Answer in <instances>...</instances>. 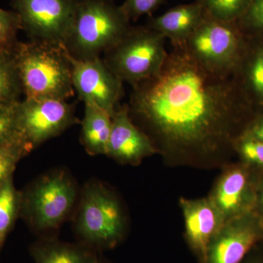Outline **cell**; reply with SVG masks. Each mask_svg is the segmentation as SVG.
Instances as JSON below:
<instances>
[{
	"instance_id": "cell-25",
	"label": "cell",
	"mask_w": 263,
	"mask_h": 263,
	"mask_svg": "<svg viewBox=\"0 0 263 263\" xmlns=\"http://www.w3.org/2000/svg\"><path fill=\"white\" fill-rule=\"evenodd\" d=\"M236 23L246 36L262 35L263 0H251Z\"/></svg>"
},
{
	"instance_id": "cell-13",
	"label": "cell",
	"mask_w": 263,
	"mask_h": 263,
	"mask_svg": "<svg viewBox=\"0 0 263 263\" xmlns=\"http://www.w3.org/2000/svg\"><path fill=\"white\" fill-rule=\"evenodd\" d=\"M179 205L184 220L185 238L198 263H205L213 238L224 223L209 196L197 199L181 197Z\"/></svg>"
},
{
	"instance_id": "cell-5",
	"label": "cell",
	"mask_w": 263,
	"mask_h": 263,
	"mask_svg": "<svg viewBox=\"0 0 263 263\" xmlns=\"http://www.w3.org/2000/svg\"><path fill=\"white\" fill-rule=\"evenodd\" d=\"M79 205L76 230L83 245L110 249L122 241L127 224L115 194L101 183H89L83 190Z\"/></svg>"
},
{
	"instance_id": "cell-30",
	"label": "cell",
	"mask_w": 263,
	"mask_h": 263,
	"mask_svg": "<svg viewBox=\"0 0 263 263\" xmlns=\"http://www.w3.org/2000/svg\"><path fill=\"white\" fill-rule=\"evenodd\" d=\"M243 263H263V259H252V260L248 261V262H245Z\"/></svg>"
},
{
	"instance_id": "cell-29",
	"label": "cell",
	"mask_w": 263,
	"mask_h": 263,
	"mask_svg": "<svg viewBox=\"0 0 263 263\" xmlns=\"http://www.w3.org/2000/svg\"><path fill=\"white\" fill-rule=\"evenodd\" d=\"M256 171V197L254 212L259 216L263 222V171Z\"/></svg>"
},
{
	"instance_id": "cell-20",
	"label": "cell",
	"mask_w": 263,
	"mask_h": 263,
	"mask_svg": "<svg viewBox=\"0 0 263 263\" xmlns=\"http://www.w3.org/2000/svg\"><path fill=\"white\" fill-rule=\"evenodd\" d=\"M22 193L15 187L13 177L0 187V248L21 213Z\"/></svg>"
},
{
	"instance_id": "cell-16",
	"label": "cell",
	"mask_w": 263,
	"mask_h": 263,
	"mask_svg": "<svg viewBox=\"0 0 263 263\" xmlns=\"http://www.w3.org/2000/svg\"><path fill=\"white\" fill-rule=\"evenodd\" d=\"M207 12L198 1L180 5L157 17H150L146 25L170 40L172 47L183 46L202 20Z\"/></svg>"
},
{
	"instance_id": "cell-23",
	"label": "cell",
	"mask_w": 263,
	"mask_h": 263,
	"mask_svg": "<svg viewBox=\"0 0 263 263\" xmlns=\"http://www.w3.org/2000/svg\"><path fill=\"white\" fill-rule=\"evenodd\" d=\"M235 152L240 162L255 171H263V141L242 135L235 143Z\"/></svg>"
},
{
	"instance_id": "cell-11",
	"label": "cell",
	"mask_w": 263,
	"mask_h": 263,
	"mask_svg": "<svg viewBox=\"0 0 263 263\" xmlns=\"http://www.w3.org/2000/svg\"><path fill=\"white\" fill-rule=\"evenodd\" d=\"M263 241V222L251 212L226 221L208 250L205 263H243Z\"/></svg>"
},
{
	"instance_id": "cell-4",
	"label": "cell",
	"mask_w": 263,
	"mask_h": 263,
	"mask_svg": "<svg viewBox=\"0 0 263 263\" xmlns=\"http://www.w3.org/2000/svg\"><path fill=\"white\" fill-rule=\"evenodd\" d=\"M166 41L160 33L147 25H131L102 58L123 83L134 86L160 70L168 53Z\"/></svg>"
},
{
	"instance_id": "cell-7",
	"label": "cell",
	"mask_w": 263,
	"mask_h": 263,
	"mask_svg": "<svg viewBox=\"0 0 263 263\" xmlns=\"http://www.w3.org/2000/svg\"><path fill=\"white\" fill-rule=\"evenodd\" d=\"M78 197L75 181L64 171H55L22 193L21 213L37 232L57 229L72 212Z\"/></svg>"
},
{
	"instance_id": "cell-1",
	"label": "cell",
	"mask_w": 263,
	"mask_h": 263,
	"mask_svg": "<svg viewBox=\"0 0 263 263\" xmlns=\"http://www.w3.org/2000/svg\"><path fill=\"white\" fill-rule=\"evenodd\" d=\"M133 122L171 167L222 169L254 114L233 75L213 73L182 46L173 47L160 70L132 86Z\"/></svg>"
},
{
	"instance_id": "cell-2",
	"label": "cell",
	"mask_w": 263,
	"mask_h": 263,
	"mask_svg": "<svg viewBox=\"0 0 263 263\" xmlns=\"http://www.w3.org/2000/svg\"><path fill=\"white\" fill-rule=\"evenodd\" d=\"M12 52L24 98L67 100L75 95L72 62L63 46L18 41Z\"/></svg>"
},
{
	"instance_id": "cell-28",
	"label": "cell",
	"mask_w": 263,
	"mask_h": 263,
	"mask_svg": "<svg viewBox=\"0 0 263 263\" xmlns=\"http://www.w3.org/2000/svg\"><path fill=\"white\" fill-rule=\"evenodd\" d=\"M243 136L263 141V113L254 116L246 128Z\"/></svg>"
},
{
	"instance_id": "cell-15",
	"label": "cell",
	"mask_w": 263,
	"mask_h": 263,
	"mask_svg": "<svg viewBox=\"0 0 263 263\" xmlns=\"http://www.w3.org/2000/svg\"><path fill=\"white\" fill-rule=\"evenodd\" d=\"M233 77L254 116L263 113V34L247 36L245 51Z\"/></svg>"
},
{
	"instance_id": "cell-18",
	"label": "cell",
	"mask_w": 263,
	"mask_h": 263,
	"mask_svg": "<svg viewBox=\"0 0 263 263\" xmlns=\"http://www.w3.org/2000/svg\"><path fill=\"white\" fill-rule=\"evenodd\" d=\"M81 143L90 155H106L112 128V116L95 105L84 104Z\"/></svg>"
},
{
	"instance_id": "cell-17",
	"label": "cell",
	"mask_w": 263,
	"mask_h": 263,
	"mask_svg": "<svg viewBox=\"0 0 263 263\" xmlns=\"http://www.w3.org/2000/svg\"><path fill=\"white\" fill-rule=\"evenodd\" d=\"M88 246L45 238L34 243L31 254L35 263H97L98 256Z\"/></svg>"
},
{
	"instance_id": "cell-12",
	"label": "cell",
	"mask_w": 263,
	"mask_h": 263,
	"mask_svg": "<svg viewBox=\"0 0 263 263\" xmlns=\"http://www.w3.org/2000/svg\"><path fill=\"white\" fill-rule=\"evenodd\" d=\"M255 170L243 162H232L221 174L209 197L224 222L253 212L255 205Z\"/></svg>"
},
{
	"instance_id": "cell-21",
	"label": "cell",
	"mask_w": 263,
	"mask_h": 263,
	"mask_svg": "<svg viewBox=\"0 0 263 263\" xmlns=\"http://www.w3.org/2000/svg\"><path fill=\"white\" fill-rule=\"evenodd\" d=\"M22 140L18 139L0 146V187L13 177L17 164L31 152Z\"/></svg>"
},
{
	"instance_id": "cell-10",
	"label": "cell",
	"mask_w": 263,
	"mask_h": 263,
	"mask_svg": "<svg viewBox=\"0 0 263 263\" xmlns=\"http://www.w3.org/2000/svg\"><path fill=\"white\" fill-rule=\"evenodd\" d=\"M69 57L72 65V85L79 100L113 116L124 96V83L102 57L86 61Z\"/></svg>"
},
{
	"instance_id": "cell-3",
	"label": "cell",
	"mask_w": 263,
	"mask_h": 263,
	"mask_svg": "<svg viewBox=\"0 0 263 263\" xmlns=\"http://www.w3.org/2000/svg\"><path fill=\"white\" fill-rule=\"evenodd\" d=\"M130 27L114 0H76L72 26L62 46L76 60L100 58Z\"/></svg>"
},
{
	"instance_id": "cell-14",
	"label": "cell",
	"mask_w": 263,
	"mask_h": 263,
	"mask_svg": "<svg viewBox=\"0 0 263 263\" xmlns=\"http://www.w3.org/2000/svg\"><path fill=\"white\" fill-rule=\"evenodd\" d=\"M157 155L150 138L132 120L127 104L119 105L112 116V128L106 155L122 164L138 165Z\"/></svg>"
},
{
	"instance_id": "cell-8",
	"label": "cell",
	"mask_w": 263,
	"mask_h": 263,
	"mask_svg": "<svg viewBox=\"0 0 263 263\" xmlns=\"http://www.w3.org/2000/svg\"><path fill=\"white\" fill-rule=\"evenodd\" d=\"M19 138L31 150L79 122L75 105L67 100L24 98L14 106Z\"/></svg>"
},
{
	"instance_id": "cell-6",
	"label": "cell",
	"mask_w": 263,
	"mask_h": 263,
	"mask_svg": "<svg viewBox=\"0 0 263 263\" xmlns=\"http://www.w3.org/2000/svg\"><path fill=\"white\" fill-rule=\"evenodd\" d=\"M247 43L236 22H226L206 13L182 47L207 70L230 76L234 72Z\"/></svg>"
},
{
	"instance_id": "cell-26",
	"label": "cell",
	"mask_w": 263,
	"mask_h": 263,
	"mask_svg": "<svg viewBox=\"0 0 263 263\" xmlns=\"http://www.w3.org/2000/svg\"><path fill=\"white\" fill-rule=\"evenodd\" d=\"M165 3V0H125L121 8L131 22H136L143 15L152 17V13Z\"/></svg>"
},
{
	"instance_id": "cell-24",
	"label": "cell",
	"mask_w": 263,
	"mask_h": 263,
	"mask_svg": "<svg viewBox=\"0 0 263 263\" xmlns=\"http://www.w3.org/2000/svg\"><path fill=\"white\" fill-rule=\"evenodd\" d=\"M20 30L22 23L14 10L0 8V50L13 51L19 41L17 37Z\"/></svg>"
},
{
	"instance_id": "cell-31",
	"label": "cell",
	"mask_w": 263,
	"mask_h": 263,
	"mask_svg": "<svg viewBox=\"0 0 263 263\" xmlns=\"http://www.w3.org/2000/svg\"><path fill=\"white\" fill-rule=\"evenodd\" d=\"M97 263H105V262H102V261H100V259H98V262H97Z\"/></svg>"
},
{
	"instance_id": "cell-27",
	"label": "cell",
	"mask_w": 263,
	"mask_h": 263,
	"mask_svg": "<svg viewBox=\"0 0 263 263\" xmlns=\"http://www.w3.org/2000/svg\"><path fill=\"white\" fill-rule=\"evenodd\" d=\"M14 106H0V146L21 139L15 124Z\"/></svg>"
},
{
	"instance_id": "cell-19",
	"label": "cell",
	"mask_w": 263,
	"mask_h": 263,
	"mask_svg": "<svg viewBox=\"0 0 263 263\" xmlns=\"http://www.w3.org/2000/svg\"><path fill=\"white\" fill-rule=\"evenodd\" d=\"M23 95L13 52L0 50V106H13Z\"/></svg>"
},
{
	"instance_id": "cell-22",
	"label": "cell",
	"mask_w": 263,
	"mask_h": 263,
	"mask_svg": "<svg viewBox=\"0 0 263 263\" xmlns=\"http://www.w3.org/2000/svg\"><path fill=\"white\" fill-rule=\"evenodd\" d=\"M214 18L236 22L245 13L251 0H197Z\"/></svg>"
},
{
	"instance_id": "cell-9",
	"label": "cell",
	"mask_w": 263,
	"mask_h": 263,
	"mask_svg": "<svg viewBox=\"0 0 263 263\" xmlns=\"http://www.w3.org/2000/svg\"><path fill=\"white\" fill-rule=\"evenodd\" d=\"M76 0H11L29 41L62 46L70 32Z\"/></svg>"
}]
</instances>
